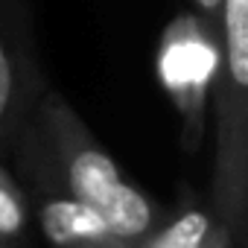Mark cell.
Wrapping results in <instances>:
<instances>
[{
	"instance_id": "6",
	"label": "cell",
	"mask_w": 248,
	"mask_h": 248,
	"mask_svg": "<svg viewBox=\"0 0 248 248\" xmlns=\"http://www.w3.org/2000/svg\"><path fill=\"white\" fill-rule=\"evenodd\" d=\"M213 225L216 216L210 210V202H199L187 190L181 204L172 213H164V219L129 248H204Z\"/></svg>"
},
{
	"instance_id": "1",
	"label": "cell",
	"mask_w": 248,
	"mask_h": 248,
	"mask_svg": "<svg viewBox=\"0 0 248 248\" xmlns=\"http://www.w3.org/2000/svg\"><path fill=\"white\" fill-rule=\"evenodd\" d=\"M27 123L41 138L64 190L91 207L123 242H138L164 219L167 210L123 178L117 161L62 93L44 88Z\"/></svg>"
},
{
	"instance_id": "9",
	"label": "cell",
	"mask_w": 248,
	"mask_h": 248,
	"mask_svg": "<svg viewBox=\"0 0 248 248\" xmlns=\"http://www.w3.org/2000/svg\"><path fill=\"white\" fill-rule=\"evenodd\" d=\"M204 248H239V245H236V239H233L231 228H228V225H222V222H216Z\"/></svg>"
},
{
	"instance_id": "10",
	"label": "cell",
	"mask_w": 248,
	"mask_h": 248,
	"mask_svg": "<svg viewBox=\"0 0 248 248\" xmlns=\"http://www.w3.org/2000/svg\"><path fill=\"white\" fill-rule=\"evenodd\" d=\"M0 248H15V245H9V242H0Z\"/></svg>"
},
{
	"instance_id": "5",
	"label": "cell",
	"mask_w": 248,
	"mask_h": 248,
	"mask_svg": "<svg viewBox=\"0 0 248 248\" xmlns=\"http://www.w3.org/2000/svg\"><path fill=\"white\" fill-rule=\"evenodd\" d=\"M41 91L30 6L27 0H0V155L9 152Z\"/></svg>"
},
{
	"instance_id": "8",
	"label": "cell",
	"mask_w": 248,
	"mask_h": 248,
	"mask_svg": "<svg viewBox=\"0 0 248 248\" xmlns=\"http://www.w3.org/2000/svg\"><path fill=\"white\" fill-rule=\"evenodd\" d=\"M193 3V12L216 32V24H219V9H222V0H190Z\"/></svg>"
},
{
	"instance_id": "2",
	"label": "cell",
	"mask_w": 248,
	"mask_h": 248,
	"mask_svg": "<svg viewBox=\"0 0 248 248\" xmlns=\"http://www.w3.org/2000/svg\"><path fill=\"white\" fill-rule=\"evenodd\" d=\"M213 120L216 149L210 178V210L228 225L236 245L248 233V0H222L216 24Z\"/></svg>"
},
{
	"instance_id": "4",
	"label": "cell",
	"mask_w": 248,
	"mask_h": 248,
	"mask_svg": "<svg viewBox=\"0 0 248 248\" xmlns=\"http://www.w3.org/2000/svg\"><path fill=\"white\" fill-rule=\"evenodd\" d=\"M216 62V32L193 9L175 15L164 27L155 50V73L175 114L181 117V143L190 152L204 135Z\"/></svg>"
},
{
	"instance_id": "3",
	"label": "cell",
	"mask_w": 248,
	"mask_h": 248,
	"mask_svg": "<svg viewBox=\"0 0 248 248\" xmlns=\"http://www.w3.org/2000/svg\"><path fill=\"white\" fill-rule=\"evenodd\" d=\"M9 155L15 167L12 172L27 193L30 213H35L50 248H129V242H123L91 207L64 190L41 138L27 120L9 146Z\"/></svg>"
},
{
	"instance_id": "7",
	"label": "cell",
	"mask_w": 248,
	"mask_h": 248,
	"mask_svg": "<svg viewBox=\"0 0 248 248\" xmlns=\"http://www.w3.org/2000/svg\"><path fill=\"white\" fill-rule=\"evenodd\" d=\"M30 219L32 213H30V202L21 181L0 161V242H9L18 248L27 236Z\"/></svg>"
}]
</instances>
